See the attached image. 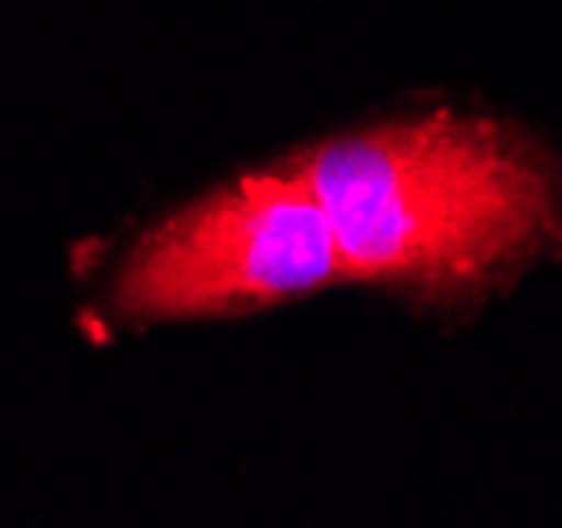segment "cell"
Segmentation results:
<instances>
[{
  "mask_svg": "<svg viewBox=\"0 0 562 528\" xmlns=\"http://www.w3.org/2000/svg\"><path fill=\"white\" fill-rule=\"evenodd\" d=\"M342 279L330 221L283 157L140 228L114 254L89 313L119 330L250 317Z\"/></svg>",
  "mask_w": 562,
  "mask_h": 528,
  "instance_id": "2",
  "label": "cell"
},
{
  "mask_svg": "<svg viewBox=\"0 0 562 528\" xmlns=\"http://www.w3.org/2000/svg\"><path fill=\"white\" fill-rule=\"evenodd\" d=\"M335 233L342 276L427 305L470 301L559 241L554 173L474 114H411L292 153Z\"/></svg>",
  "mask_w": 562,
  "mask_h": 528,
  "instance_id": "1",
  "label": "cell"
}]
</instances>
